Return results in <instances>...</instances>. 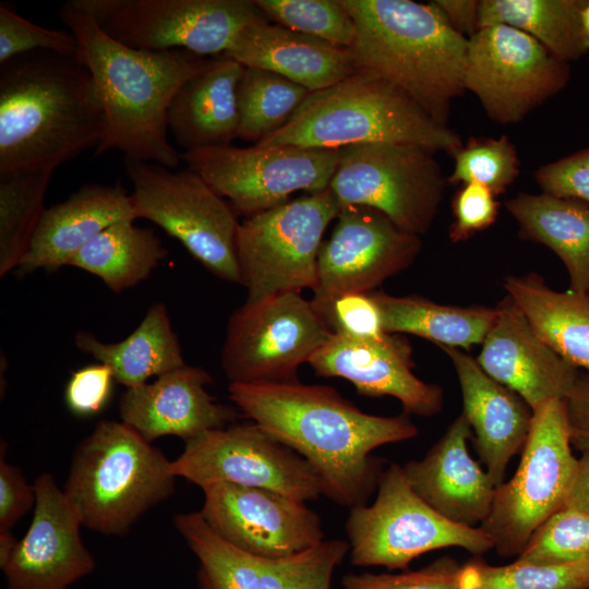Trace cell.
Listing matches in <instances>:
<instances>
[{
	"instance_id": "26",
	"label": "cell",
	"mask_w": 589,
	"mask_h": 589,
	"mask_svg": "<svg viewBox=\"0 0 589 589\" xmlns=\"http://www.w3.org/2000/svg\"><path fill=\"white\" fill-rule=\"evenodd\" d=\"M131 194L120 183L85 184L65 201L46 207L17 272L69 266L94 237L121 220H135Z\"/></svg>"
},
{
	"instance_id": "5",
	"label": "cell",
	"mask_w": 589,
	"mask_h": 589,
	"mask_svg": "<svg viewBox=\"0 0 589 589\" xmlns=\"http://www.w3.org/2000/svg\"><path fill=\"white\" fill-rule=\"evenodd\" d=\"M369 143L411 144L453 155L462 146L455 132L402 91L364 70L311 92L283 128L257 144L339 149Z\"/></svg>"
},
{
	"instance_id": "2",
	"label": "cell",
	"mask_w": 589,
	"mask_h": 589,
	"mask_svg": "<svg viewBox=\"0 0 589 589\" xmlns=\"http://www.w3.org/2000/svg\"><path fill=\"white\" fill-rule=\"evenodd\" d=\"M59 16L79 44L105 113L106 133L95 155L118 149L124 158L176 168L181 160L168 140L167 111L179 88L200 74L213 57L189 50H141L105 34L74 0Z\"/></svg>"
},
{
	"instance_id": "17",
	"label": "cell",
	"mask_w": 589,
	"mask_h": 589,
	"mask_svg": "<svg viewBox=\"0 0 589 589\" xmlns=\"http://www.w3.org/2000/svg\"><path fill=\"white\" fill-rule=\"evenodd\" d=\"M336 219L317 259L310 300L317 313L345 293L374 291L408 268L421 250L419 236L400 229L375 208L345 205Z\"/></svg>"
},
{
	"instance_id": "1",
	"label": "cell",
	"mask_w": 589,
	"mask_h": 589,
	"mask_svg": "<svg viewBox=\"0 0 589 589\" xmlns=\"http://www.w3.org/2000/svg\"><path fill=\"white\" fill-rule=\"evenodd\" d=\"M229 399L313 468L323 495L340 506L365 505L377 490L384 460L371 453L416 437L409 414L365 413L327 385L229 383Z\"/></svg>"
},
{
	"instance_id": "38",
	"label": "cell",
	"mask_w": 589,
	"mask_h": 589,
	"mask_svg": "<svg viewBox=\"0 0 589 589\" xmlns=\"http://www.w3.org/2000/svg\"><path fill=\"white\" fill-rule=\"evenodd\" d=\"M265 19L289 29L349 49L354 22L340 0H252Z\"/></svg>"
},
{
	"instance_id": "39",
	"label": "cell",
	"mask_w": 589,
	"mask_h": 589,
	"mask_svg": "<svg viewBox=\"0 0 589 589\" xmlns=\"http://www.w3.org/2000/svg\"><path fill=\"white\" fill-rule=\"evenodd\" d=\"M516 560L538 565L589 560V514L562 507L533 532Z\"/></svg>"
},
{
	"instance_id": "40",
	"label": "cell",
	"mask_w": 589,
	"mask_h": 589,
	"mask_svg": "<svg viewBox=\"0 0 589 589\" xmlns=\"http://www.w3.org/2000/svg\"><path fill=\"white\" fill-rule=\"evenodd\" d=\"M454 157L450 183H480L494 195L503 193L519 171L515 146L506 136L471 139Z\"/></svg>"
},
{
	"instance_id": "21",
	"label": "cell",
	"mask_w": 589,
	"mask_h": 589,
	"mask_svg": "<svg viewBox=\"0 0 589 589\" xmlns=\"http://www.w3.org/2000/svg\"><path fill=\"white\" fill-rule=\"evenodd\" d=\"M411 354L398 334L372 340L333 334L308 363L318 376L349 381L362 396H392L405 413L433 417L443 408V389L413 374Z\"/></svg>"
},
{
	"instance_id": "43",
	"label": "cell",
	"mask_w": 589,
	"mask_h": 589,
	"mask_svg": "<svg viewBox=\"0 0 589 589\" xmlns=\"http://www.w3.org/2000/svg\"><path fill=\"white\" fill-rule=\"evenodd\" d=\"M334 334L354 339H381L386 334L381 311L371 292H350L318 312Z\"/></svg>"
},
{
	"instance_id": "33",
	"label": "cell",
	"mask_w": 589,
	"mask_h": 589,
	"mask_svg": "<svg viewBox=\"0 0 589 589\" xmlns=\"http://www.w3.org/2000/svg\"><path fill=\"white\" fill-rule=\"evenodd\" d=\"M589 0H481L478 29L506 24L543 45L553 56L568 62L589 51V36L581 12Z\"/></svg>"
},
{
	"instance_id": "44",
	"label": "cell",
	"mask_w": 589,
	"mask_h": 589,
	"mask_svg": "<svg viewBox=\"0 0 589 589\" xmlns=\"http://www.w3.org/2000/svg\"><path fill=\"white\" fill-rule=\"evenodd\" d=\"M498 205L494 193L486 187L476 182L464 184L452 204L454 220L449 229L450 240L464 241L490 227L497 217Z\"/></svg>"
},
{
	"instance_id": "12",
	"label": "cell",
	"mask_w": 589,
	"mask_h": 589,
	"mask_svg": "<svg viewBox=\"0 0 589 589\" xmlns=\"http://www.w3.org/2000/svg\"><path fill=\"white\" fill-rule=\"evenodd\" d=\"M339 151L328 188L340 206L375 208L417 236L430 229L445 188L434 153L398 143L358 144Z\"/></svg>"
},
{
	"instance_id": "31",
	"label": "cell",
	"mask_w": 589,
	"mask_h": 589,
	"mask_svg": "<svg viewBox=\"0 0 589 589\" xmlns=\"http://www.w3.org/2000/svg\"><path fill=\"white\" fill-rule=\"evenodd\" d=\"M506 207L524 238L546 245L562 260L569 290L589 292V205L545 193H519Z\"/></svg>"
},
{
	"instance_id": "37",
	"label": "cell",
	"mask_w": 589,
	"mask_h": 589,
	"mask_svg": "<svg viewBox=\"0 0 589 589\" xmlns=\"http://www.w3.org/2000/svg\"><path fill=\"white\" fill-rule=\"evenodd\" d=\"M460 589H589V560L538 565H491L477 556L460 568Z\"/></svg>"
},
{
	"instance_id": "46",
	"label": "cell",
	"mask_w": 589,
	"mask_h": 589,
	"mask_svg": "<svg viewBox=\"0 0 589 589\" xmlns=\"http://www.w3.org/2000/svg\"><path fill=\"white\" fill-rule=\"evenodd\" d=\"M536 180L545 194L589 205V148L540 167Z\"/></svg>"
},
{
	"instance_id": "24",
	"label": "cell",
	"mask_w": 589,
	"mask_h": 589,
	"mask_svg": "<svg viewBox=\"0 0 589 589\" xmlns=\"http://www.w3.org/2000/svg\"><path fill=\"white\" fill-rule=\"evenodd\" d=\"M471 426L461 412L420 460L402 472L412 490L446 519L476 527L489 516L496 485L468 453Z\"/></svg>"
},
{
	"instance_id": "11",
	"label": "cell",
	"mask_w": 589,
	"mask_h": 589,
	"mask_svg": "<svg viewBox=\"0 0 589 589\" xmlns=\"http://www.w3.org/2000/svg\"><path fill=\"white\" fill-rule=\"evenodd\" d=\"M333 334L300 292L245 301L229 318L220 365L229 383L298 382L299 366Z\"/></svg>"
},
{
	"instance_id": "6",
	"label": "cell",
	"mask_w": 589,
	"mask_h": 589,
	"mask_svg": "<svg viewBox=\"0 0 589 589\" xmlns=\"http://www.w3.org/2000/svg\"><path fill=\"white\" fill-rule=\"evenodd\" d=\"M176 479L160 449L122 421L103 420L75 447L62 490L83 527L122 537L171 497Z\"/></svg>"
},
{
	"instance_id": "32",
	"label": "cell",
	"mask_w": 589,
	"mask_h": 589,
	"mask_svg": "<svg viewBox=\"0 0 589 589\" xmlns=\"http://www.w3.org/2000/svg\"><path fill=\"white\" fill-rule=\"evenodd\" d=\"M385 333L412 334L440 348L468 350L481 345L492 327L495 308L455 306L435 303L420 296L395 297L372 291Z\"/></svg>"
},
{
	"instance_id": "20",
	"label": "cell",
	"mask_w": 589,
	"mask_h": 589,
	"mask_svg": "<svg viewBox=\"0 0 589 589\" xmlns=\"http://www.w3.org/2000/svg\"><path fill=\"white\" fill-rule=\"evenodd\" d=\"M36 504L25 536L0 565L5 589H69L96 567L81 519L49 472L34 482Z\"/></svg>"
},
{
	"instance_id": "22",
	"label": "cell",
	"mask_w": 589,
	"mask_h": 589,
	"mask_svg": "<svg viewBox=\"0 0 589 589\" xmlns=\"http://www.w3.org/2000/svg\"><path fill=\"white\" fill-rule=\"evenodd\" d=\"M477 358L492 378L516 392L532 411L573 388L579 371L552 350L506 294Z\"/></svg>"
},
{
	"instance_id": "51",
	"label": "cell",
	"mask_w": 589,
	"mask_h": 589,
	"mask_svg": "<svg viewBox=\"0 0 589 589\" xmlns=\"http://www.w3.org/2000/svg\"><path fill=\"white\" fill-rule=\"evenodd\" d=\"M581 23L586 34L589 36V2L581 12Z\"/></svg>"
},
{
	"instance_id": "9",
	"label": "cell",
	"mask_w": 589,
	"mask_h": 589,
	"mask_svg": "<svg viewBox=\"0 0 589 589\" xmlns=\"http://www.w3.org/2000/svg\"><path fill=\"white\" fill-rule=\"evenodd\" d=\"M577 465L564 401L533 411L531 428L513 478L495 488L480 528L502 557L518 556L533 532L565 503Z\"/></svg>"
},
{
	"instance_id": "49",
	"label": "cell",
	"mask_w": 589,
	"mask_h": 589,
	"mask_svg": "<svg viewBox=\"0 0 589 589\" xmlns=\"http://www.w3.org/2000/svg\"><path fill=\"white\" fill-rule=\"evenodd\" d=\"M433 2L459 34L471 37L477 33L480 1L435 0Z\"/></svg>"
},
{
	"instance_id": "14",
	"label": "cell",
	"mask_w": 589,
	"mask_h": 589,
	"mask_svg": "<svg viewBox=\"0 0 589 589\" xmlns=\"http://www.w3.org/2000/svg\"><path fill=\"white\" fill-rule=\"evenodd\" d=\"M116 41L141 50L214 57L262 13L252 0H74Z\"/></svg>"
},
{
	"instance_id": "34",
	"label": "cell",
	"mask_w": 589,
	"mask_h": 589,
	"mask_svg": "<svg viewBox=\"0 0 589 589\" xmlns=\"http://www.w3.org/2000/svg\"><path fill=\"white\" fill-rule=\"evenodd\" d=\"M156 233L134 220L118 221L94 237L70 261L69 266L98 277L120 293L146 279L167 256Z\"/></svg>"
},
{
	"instance_id": "7",
	"label": "cell",
	"mask_w": 589,
	"mask_h": 589,
	"mask_svg": "<svg viewBox=\"0 0 589 589\" xmlns=\"http://www.w3.org/2000/svg\"><path fill=\"white\" fill-rule=\"evenodd\" d=\"M345 528L350 562L360 567L406 570L434 550L458 546L480 556L494 548L480 527L457 525L428 505L394 462L384 469L373 504L350 508Z\"/></svg>"
},
{
	"instance_id": "47",
	"label": "cell",
	"mask_w": 589,
	"mask_h": 589,
	"mask_svg": "<svg viewBox=\"0 0 589 589\" xmlns=\"http://www.w3.org/2000/svg\"><path fill=\"white\" fill-rule=\"evenodd\" d=\"M36 492L23 476L22 470L5 459L1 444L0 458V532L11 529L35 507Z\"/></svg>"
},
{
	"instance_id": "45",
	"label": "cell",
	"mask_w": 589,
	"mask_h": 589,
	"mask_svg": "<svg viewBox=\"0 0 589 589\" xmlns=\"http://www.w3.org/2000/svg\"><path fill=\"white\" fill-rule=\"evenodd\" d=\"M115 381L110 369L99 362L74 371L64 390L68 409L79 417L99 413L111 397Z\"/></svg>"
},
{
	"instance_id": "29",
	"label": "cell",
	"mask_w": 589,
	"mask_h": 589,
	"mask_svg": "<svg viewBox=\"0 0 589 589\" xmlns=\"http://www.w3.org/2000/svg\"><path fill=\"white\" fill-rule=\"evenodd\" d=\"M503 287L552 350L589 372V292L555 291L534 273L507 276Z\"/></svg>"
},
{
	"instance_id": "18",
	"label": "cell",
	"mask_w": 589,
	"mask_h": 589,
	"mask_svg": "<svg viewBox=\"0 0 589 589\" xmlns=\"http://www.w3.org/2000/svg\"><path fill=\"white\" fill-rule=\"evenodd\" d=\"M173 525L199 561L200 589H330L350 550L348 541L332 539L294 555L264 557L223 540L200 512L177 514Z\"/></svg>"
},
{
	"instance_id": "30",
	"label": "cell",
	"mask_w": 589,
	"mask_h": 589,
	"mask_svg": "<svg viewBox=\"0 0 589 589\" xmlns=\"http://www.w3.org/2000/svg\"><path fill=\"white\" fill-rule=\"evenodd\" d=\"M74 342L79 350L107 365L125 388L142 385L185 364L163 302L153 303L139 326L121 341L104 342L94 334L81 330Z\"/></svg>"
},
{
	"instance_id": "13",
	"label": "cell",
	"mask_w": 589,
	"mask_h": 589,
	"mask_svg": "<svg viewBox=\"0 0 589 589\" xmlns=\"http://www.w3.org/2000/svg\"><path fill=\"white\" fill-rule=\"evenodd\" d=\"M339 154L337 148L231 144L182 152L181 160L238 215L250 217L288 202L297 191L316 193L327 189Z\"/></svg>"
},
{
	"instance_id": "48",
	"label": "cell",
	"mask_w": 589,
	"mask_h": 589,
	"mask_svg": "<svg viewBox=\"0 0 589 589\" xmlns=\"http://www.w3.org/2000/svg\"><path fill=\"white\" fill-rule=\"evenodd\" d=\"M563 401L570 445L581 453L589 452V372H579Z\"/></svg>"
},
{
	"instance_id": "23",
	"label": "cell",
	"mask_w": 589,
	"mask_h": 589,
	"mask_svg": "<svg viewBox=\"0 0 589 589\" xmlns=\"http://www.w3.org/2000/svg\"><path fill=\"white\" fill-rule=\"evenodd\" d=\"M212 382L203 368L184 364L151 383L127 388L119 400L121 421L151 443L163 436L187 441L225 428L237 420L238 411L217 402L206 390Z\"/></svg>"
},
{
	"instance_id": "41",
	"label": "cell",
	"mask_w": 589,
	"mask_h": 589,
	"mask_svg": "<svg viewBox=\"0 0 589 589\" xmlns=\"http://www.w3.org/2000/svg\"><path fill=\"white\" fill-rule=\"evenodd\" d=\"M37 50L77 53L79 44L69 29L37 25L19 15L8 3H0V64Z\"/></svg>"
},
{
	"instance_id": "27",
	"label": "cell",
	"mask_w": 589,
	"mask_h": 589,
	"mask_svg": "<svg viewBox=\"0 0 589 589\" xmlns=\"http://www.w3.org/2000/svg\"><path fill=\"white\" fill-rule=\"evenodd\" d=\"M224 55L244 67L277 73L310 92L327 88L357 70L349 49L272 24L263 14L243 27Z\"/></svg>"
},
{
	"instance_id": "8",
	"label": "cell",
	"mask_w": 589,
	"mask_h": 589,
	"mask_svg": "<svg viewBox=\"0 0 589 589\" xmlns=\"http://www.w3.org/2000/svg\"><path fill=\"white\" fill-rule=\"evenodd\" d=\"M136 219L177 239L212 274L241 285L237 256L240 221L231 204L191 169L124 158Z\"/></svg>"
},
{
	"instance_id": "3",
	"label": "cell",
	"mask_w": 589,
	"mask_h": 589,
	"mask_svg": "<svg viewBox=\"0 0 589 589\" xmlns=\"http://www.w3.org/2000/svg\"><path fill=\"white\" fill-rule=\"evenodd\" d=\"M106 133L94 77L77 53L37 50L0 64V173L52 169Z\"/></svg>"
},
{
	"instance_id": "10",
	"label": "cell",
	"mask_w": 589,
	"mask_h": 589,
	"mask_svg": "<svg viewBox=\"0 0 589 589\" xmlns=\"http://www.w3.org/2000/svg\"><path fill=\"white\" fill-rule=\"evenodd\" d=\"M340 208L327 188L245 217L237 236L245 301L313 289L323 235Z\"/></svg>"
},
{
	"instance_id": "42",
	"label": "cell",
	"mask_w": 589,
	"mask_h": 589,
	"mask_svg": "<svg viewBox=\"0 0 589 589\" xmlns=\"http://www.w3.org/2000/svg\"><path fill=\"white\" fill-rule=\"evenodd\" d=\"M461 565L450 556H442L417 570L389 573H348L341 578L344 589H460Z\"/></svg>"
},
{
	"instance_id": "16",
	"label": "cell",
	"mask_w": 589,
	"mask_h": 589,
	"mask_svg": "<svg viewBox=\"0 0 589 589\" xmlns=\"http://www.w3.org/2000/svg\"><path fill=\"white\" fill-rule=\"evenodd\" d=\"M568 76L567 62L513 26L490 25L469 37L464 87L497 122L520 121L558 93Z\"/></svg>"
},
{
	"instance_id": "36",
	"label": "cell",
	"mask_w": 589,
	"mask_h": 589,
	"mask_svg": "<svg viewBox=\"0 0 589 589\" xmlns=\"http://www.w3.org/2000/svg\"><path fill=\"white\" fill-rule=\"evenodd\" d=\"M310 93L277 73L244 67L237 87L238 139L260 143L283 128Z\"/></svg>"
},
{
	"instance_id": "4",
	"label": "cell",
	"mask_w": 589,
	"mask_h": 589,
	"mask_svg": "<svg viewBox=\"0 0 589 589\" xmlns=\"http://www.w3.org/2000/svg\"><path fill=\"white\" fill-rule=\"evenodd\" d=\"M340 1L356 26L349 51L357 70L398 87L446 127L452 100L465 91L469 38L454 29L433 1Z\"/></svg>"
},
{
	"instance_id": "35",
	"label": "cell",
	"mask_w": 589,
	"mask_h": 589,
	"mask_svg": "<svg viewBox=\"0 0 589 589\" xmlns=\"http://www.w3.org/2000/svg\"><path fill=\"white\" fill-rule=\"evenodd\" d=\"M55 170L0 173V276L25 255L46 209L44 200Z\"/></svg>"
},
{
	"instance_id": "28",
	"label": "cell",
	"mask_w": 589,
	"mask_h": 589,
	"mask_svg": "<svg viewBox=\"0 0 589 589\" xmlns=\"http://www.w3.org/2000/svg\"><path fill=\"white\" fill-rule=\"evenodd\" d=\"M244 65L218 55L187 81L167 111V128L176 144L194 151L231 145L238 139L237 87Z\"/></svg>"
},
{
	"instance_id": "15",
	"label": "cell",
	"mask_w": 589,
	"mask_h": 589,
	"mask_svg": "<svg viewBox=\"0 0 589 589\" xmlns=\"http://www.w3.org/2000/svg\"><path fill=\"white\" fill-rule=\"evenodd\" d=\"M171 470L204 488L215 482L262 488L302 502L323 495L320 478L293 449L259 424L231 423L184 441Z\"/></svg>"
},
{
	"instance_id": "19",
	"label": "cell",
	"mask_w": 589,
	"mask_h": 589,
	"mask_svg": "<svg viewBox=\"0 0 589 589\" xmlns=\"http://www.w3.org/2000/svg\"><path fill=\"white\" fill-rule=\"evenodd\" d=\"M200 510L229 544L254 555L285 557L324 541L320 515L305 502L267 489L215 482L202 488Z\"/></svg>"
},
{
	"instance_id": "50",
	"label": "cell",
	"mask_w": 589,
	"mask_h": 589,
	"mask_svg": "<svg viewBox=\"0 0 589 589\" xmlns=\"http://www.w3.org/2000/svg\"><path fill=\"white\" fill-rule=\"evenodd\" d=\"M563 507L589 514V452L577 458L573 481Z\"/></svg>"
},
{
	"instance_id": "25",
	"label": "cell",
	"mask_w": 589,
	"mask_h": 589,
	"mask_svg": "<svg viewBox=\"0 0 589 589\" xmlns=\"http://www.w3.org/2000/svg\"><path fill=\"white\" fill-rule=\"evenodd\" d=\"M456 371L473 445L486 472L497 486L504 482L510 459L521 453L533 411L526 400L488 375L465 350L441 348Z\"/></svg>"
}]
</instances>
